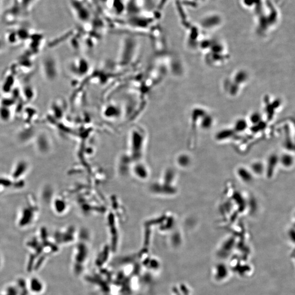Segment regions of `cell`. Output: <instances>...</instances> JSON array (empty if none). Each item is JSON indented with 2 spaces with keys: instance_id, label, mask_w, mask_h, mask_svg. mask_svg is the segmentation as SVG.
I'll use <instances>...</instances> for the list:
<instances>
[{
  "instance_id": "1",
  "label": "cell",
  "mask_w": 295,
  "mask_h": 295,
  "mask_svg": "<svg viewBox=\"0 0 295 295\" xmlns=\"http://www.w3.org/2000/svg\"><path fill=\"white\" fill-rule=\"evenodd\" d=\"M38 209L37 204L35 203L34 200L31 201L29 199L19 211L18 218L19 226H26L28 220L29 224L31 222L34 223L38 217Z\"/></svg>"
},
{
  "instance_id": "2",
  "label": "cell",
  "mask_w": 295,
  "mask_h": 295,
  "mask_svg": "<svg viewBox=\"0 0 295 295\" xmlns=\"http://www.w3.org/2000/svg\"><path fill=\"white\" fill-rule=\"evenodd\" d=\"M279 163V157L276 154L271 155L268 159L267 165L265 166V173L268 178H272L274 175L276 167Z\"/></svg>"
},
{
  "instance_id": "3",
  "label": "cell",
  "mask_w": 295,
  "mask_h": 295,
  "mask_svg": "<svg viewBox=\"0 0 295 295\" xmlns=\"http://www.w3.org/2000/svg\"><path fill=\"white\" fill-rule=\"evenodd\" d=\"M229 275V269L223 264H218L214 269V277L217 281L225 280Z\"/></svg>"
},
{
  "instance_id": "4",
  "label": "cell",
  "mask_w": 295,
  "mask_h": 295,
  "mask_svg": "<svg viewBox=\"0 0 295 295\" xmlns=\"http://www.w3.org/2000/svg\"><path fill=\"white\" fill-rule=\"evenodd\" d=\"M240 180L245 183H251L253 180V174L245 167H240L237 171Z\"/></svg>"
},
{
  "instance_id": "5",
  "label": "cell",
  "mask_w": 295,
  "mask_h": 295,
  "mask_svg": "<svg viewBox=\"0 0 295 295\" xmlns=\"http://www.w3.org/2000/svg\"><path fill=\"white\" fill-rule=\"evenodd\" d=\"M279 162L285 168L292 167L294 163V159L292 155L284 154L279 157Z\"/></svg>"
},
{
  "instance_id": "6",
  "label": "cell",
  "mask_w": 295,
  "mask_h": 295,
  "mask_svg": "<svg viewBox=\"0 0 295 295\" xmlns=\"http://www.w3.org/2000/svg\"><path fill=\"white\" fill-rule=\"evenodd\" d=\"M251 172L258 176L262 175L265 172V165L260 162H256L251 165Z\"/></svg>"
},
{
  "instance_id": "7",
  "label": "cell",
  "mask_w": 295,
  "mask_h": 295,
  "mask_svg": "<svg viewBox=\"0 0 295 295\" xmlns=\"http://www.w3.org/2000/svg\"><path fill=\"white\" fill-rule=\"evenodd\" d=\"M235 244V240L233 238H230L225 241L221 245V248L220 250V252L223 254L225 253L229 254L231 251L232 248H234Z\"/></svg>"
},
{
  "instance_id": "8",
  "label": "cell",
  "mask_w": 295,
  "mask_h": 295,
  "mask_svg": "<svg viewBox=\"0 0 295 295\" xmlns=\"http://www.w3.org/2000/svg\"><path fill=\"white\" fill-rule=\"evenodd\" d=\"M234 135V131L231 130H226L221 131L217 134L216 138L219 141H223L229 139Z\"/></svg>"
},
{
  "instance_id": "9",
  "label": "cell",
  "mask_w": 295,
  "mask_h": 295,
  "mask_svg": "<svg viewBox=\"0 0 295 295\" xmlns=\"http://www.w3.org/2000/svg\"><path fill=\"white\" fill-rule=\"evenodd\" d=\"M196 1H203H203H206V0H196Z\"/></svg>"
},
{
  "instance_id": "10",
  "label": "cell",
  "mask_w": 295,
  "mask_h": 295,
  "mask_svg": "<svg viewBox=\"0 0 295 295\" xmlns=\"http://www.w3.org/2000/svg\"><path fill=\"white\" fill-rule=\"evenodd\" d=\"M0 11H1V5H0Z\"/></svg>"
}]
</instances>
